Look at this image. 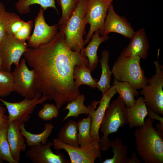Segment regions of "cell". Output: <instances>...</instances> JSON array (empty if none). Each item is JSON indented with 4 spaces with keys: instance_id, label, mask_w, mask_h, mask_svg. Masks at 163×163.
<instances>
[{
    "instance_id": "6da1fadb",
    "label": "cell",
    "mask_w": 163,
    "mask_h": 163,
    "mask_svg": "<svg viewBox=\"0 0 163 163\" xmlns=\"http://www.w3.org/2000/svg\"><path fill=\"white\" fill-rule=\"evenodd\" d=\"M23 55L34 71L38 91L53 101L59 110L80 94L75 85L74 70L79 64L88 66V60L67 46L61 31L38 48L28 47Z\"/></svg>"
},
{
    "instance_id": "7a4b0ae2",
    "label": "cell",
    "mask_w": 163,
    "mask_h": 163,
    "mask_svg": "<svg viewBox=\"0 0 163 163\" xmlns=\"http://www.w3.org/2000/svg\"><path fill=\"white\" fill-rule=\"evenodd\" d=\"M154 119L149 117L134 131L136 150L145 163H163V133L153 126Z\"/></svg>"
},
{
    "instance_id": "3957f363",
    "label": "cell",
    "mask_w": 163,
    "mask_h": 163,
    "mask_svg": "<svg viewBox=\"0 0 163 163\" xmlns=\"http://www.w3.org/2000/svg\"><path fill=\"white\" fill-rule=\"evenodd\" d=\"M87 0H78L77 6L69 19L59 26L66 43L72 50L82 54L84 48L83 36L86 34Z\"/></svg>"
},
{
    "instance_id": "277c9868",
    "label": "cell",
    "mask_w": 163,
    "mask_h": 163,
    "mask_svg": "<svg viewBox=\"0 0 163 163\" xmlns=\"http://www.w3.org/2000/svg\"><path fill=\"white\" fill-rule=\"evenodd\" d=\"M127 124L126 107L119 95L110 104L101 125L99 130L103 134L99 143L101 151L107 150L110 147L111 141L108 138L109 135L117 132L119 128Z\"/></svg>"
},
{
    "instance_id": "5b68a950",
    "label": "cell",
    "mask_w": 163,
    "mask_h": 163,
    "mask_svg": "<svg viewBox=\"0 0 163 163\" xmlns=\"http://www.w3.org/2000/svg\"><path fill=\"white\" fill-rule=\"evenodd\" d=\"M140 59L138 56L127 58L120 54L112 67L114 78L127 82L136 90L142 89L147 84L148 79L140 66Z\"/></svg>"
},
{
    "instance_id": "8992f818",
    "label": "cell",
    "mask_w": 163,
    "mask_h": 163,
    "mask_svg": "<svg viewBox=\"0 0 163 163\" xmlns=\"http://www.w3.org/2000/svg\"><path fill=\"white\" fill-rule=\"evenodd\" d=\"M155 72L148 79L147 84L140 91L146 106L155 113L163 115V66L158 60L153 62Z\"/></svg>"
},
{
    "instance_id": "52a82bcc",
    "label": "cell",
    "mask_w": 163,
    "mask_h": 163,
    "mask_svg": "<svg viewBox=\"0 0 163 163\" xmlns=\"http://www.w3.org/2000/svg\"><path fill=\"white\" fill-rule=\"evenodd\" d=\"M28 48L25 41L17 39L13 34L6 33L0 43V55L3 70L11 72L13 64L18 66L22 56Z\"/></svg>"
},
{
    "instance_id": "ba28073f",
    "label": "cell",
    "mask_w": 163,
    "mask_h": 163,
    "mask_svg": "<svg viewBox=\"0 0 163 163\" xmlns=\"http://www.w3.org/2000/svg\"><path fill=\"white\" fill-rule=\"evenodd\" d=\"M26 60L22 58L19 64L15 66L12 72L14 80V91L25 98L31 99L39 92L37 88L34 71L30 70Z\"/></svg>"
},
{
    "instance_id": "9c48e42d",
    "label": "cell",
    "mask_w": 163,
    "mask_h": 163,
    "mask_svg": "<svg viewBox=\"0 0 163 163\" xmlns=\"http://www.w3.org/2000/svg\"><path fill=\"white\" fill-rule=\"evenodd\" d=\"M117 93L114 86H111L103 94L100 101H93L87 107L88 115L91 118V125L90 136L91 143L99 144L100 138L99 130L105 111L109 106L110 100Z\"/></svg>"
},
{
    "instance_id": "30bf717a",
    "label": "cell",
    "mask_w": 163,
    "mask_h": 163,
    "mask_svg": "<svg viewBox=\"0 0 163 163\" xmlns=\"http://www.w3.org/2000/svg\"><path fill=\"white\" fill-rule=\"evenodd\" d=\"M114 0H87L86 20L90 28L84 40L85 46L88 43L97 30H103L108 8Z\"/></svg>"
},
{
    "instance_id": "8fae6325",
    "label": "cell",
    "mask_w": 163,
    "mask_h": 163,
    "mask_svg": "<svg viewBox=\"0 0 163 163\" xmlns=\"http://www.w3.org/2000/svg\"><path fill=\"white\" fill-rule=\"evenodd\" d=\"M40 92L37 93L31 99L24 98L22 101L18 102H11L0 98V101L6 107L8 113V124L11 121L17 120L21 123L27 122L30 115L33 112L36 106L43 103L48 100L44 95L41 97Z\"/></svg>"
},
{
    "instance_id": "7c38bea8",
    "label": "cell",
    "mask_w": 163,
    "mask_h": 163,
    "mask_svg": "<svg viewBox=\"0 0 163 163\" xmlns=\"http://www.w3.org/2000/svg\"><path fill=\"white\" fill-rule=\"evenodd\" d=\"M53 148L56 150L63 149L68 154L71 163H94L100 158L99 144H91L85 147H75L66 144L57 138L53 140Z\"/></svg>"
},
{
    "instance_id": "4fadbf2b",
    "label": "cell",
    "mask_w": 163,
    "mask_h": 163,
    "mask_svg": "<svg viewBox=\"0 0 163 163\" xmlns=\"http://www.w3.org/2000/svg\"><path fill=\"white\" fill-rule=\"evenodd\" d=\"M45 10L40 7L34 20L33 32L27 40L29 47L37 48L47 43L59 31L57 24L50 26L46 22L44 16Z\"/></svg>"
},
{
    "instance_id": "5bb4252c",
    "label": "cell",
    "mask_w": 163,
    "mask_h": 163,
    "mask_svg": "<svg viewBox=\"0 0 163 163\" xmlns=\"http://www.w3.org/2000/svg\"><path fill=\"white\" fill-rule=\"evenodd\" d=\"M135 32L126 18L116 13L113 4H111L108 8L103 30L100 34L106 36L110 33L113 32L130 39Z\"/></svg>"
},
{
    "instance_id": "9a60e30c",
    "label": "cell",
    "mask_w": 163,
    "mask_h": 163,
    "mask_svg": "<svg viewBox=\"0 0 163 163\" xmlns=\"http://www.w3.org/2000/svg\"><path fill=\"white\" fill-rule=\"evenodd\" d=\"M53 142H46L44 145L40 144L30 147L25 154L26 157L33 163H69L63 153L57 151L56 154L52 151L51 147Z\"/></svg>"
},
{
    "instance_id": "2e32d148",
    "label": "cell",
    "mask_w": 163,
    "mask_h": 163,
    "mask_svg": "<svg viewBox=\"0 0 163 163\" xmlns=\"http://www.w3.org/2000/svg\"><path fill=\"white\" fill-rule=\"evenodd\" d=\"M130 39L129 43L120 54L127 58L138 56L141 59H145L150 46L144 29L142 28L135 31Z\"/></svg>"
},
{
    "instance_id": "e0dca14e",
    "label": "cell",
    "mask_w": 163,
    "mask_h": 163,
    "mask_svg": "<svg viewBox=\"0 0 163 163\" xmlns=\"http://www.w3.org/2000/svg\"><path fill=\"white\" fill-rule=\"evenodd\" d=\"M21 123L17 120H14L8 124L7 129V137L11 155L17 163L20 161L21 152L26 150L27 146L20 130Z\"/></svg>"
},
{
    "instance_id": "ac0fdd59",
    "label": "cell",
    "mask_w": 163,
    "mask_h": 163,
    "mask_svg": "<svg viewBox=\"0 0 163 163\" xmlns=\"http://www.w3.org/2000/svg\"><path fill=\"white\" fill-rule=\"evenodd\" d=\"M100 32L99 30L94 32L91 39L87 46L83 48L82 55L88 59V67L91 72L97 68L98 62L97 50L100 45L109 38L108 35L100 36Z\"/></svg>"
},
{
    "instance_id": "d6986e66",
    "label": "cell",
    "mask_w": 163,
    "mask_h": 163,
    "mask_svg": "<svg viewBox=\"0 0 163 163\" xmlns=\"http://www.w3.org/2000/svg\"><path fill=\"white\" fill-rule=\"evenodd\" d=\"M126 110L128 124L129 128L139 127L144 125L148 111L143 97H139L132 107H126Z\"/></svg>"
},
{
    "instance_id": "ffe728a7",
    "label": "cell",
    "mask_w": 163,
    "mask_h": 163,
    "mask_svg": "<svg viewBox=\"0 0 163 163\" xmlns=\"http://www.w3.org/2000/svg\"><path fill=\"white\" fill-rule=\"evenodd\" d=\"M54 126L51 123H46L45 125L43 131L39 134H33L27 131L25 128L24 123L20 125V130L26 139L27 145L28 147L40 144L44 145L52 133Z\"/></svg>"
},
{
    "instance_id": "44dd1931",
    "label": "cell",
    "mask_w": 163,
    "mask_h": 163,
    "mask_svg": "<svg viewBox=\"0 0 163 163\" xmlns=\"http://www.w3.org/2000/svg\"><path fill=\"white\" fill-rule=\"evenodd\" d=\"M109 56L108 51L103 50L101 52V59L98 61L101 65V73L99 80L97 82L96 88L101 92L102 95L111 86L110 82L112 72L108 65Z\"/></svg>"
},
{
    "instance_id": "7402d4cb",
    "label": "cell",
    "mask_w": 163,
    "mask_h": 163,
    "mask_svg": "<svg viewBox=\"0 0 163 163\" xmlns=\"http://www.w3.org/2000/svg\"><path fill=\"white\" fill-rule=\"evenodd\" d=\"M117 93L124 102L127 107H132L136 102L134 97L138 96L139 92L126 82H120L114 78L113 82Z\"/></svg>"
},
{
    "instance_id": "603a6c76",
    "label": "cell",
    "mask_w": 163,
    "mask_h": 163,
    "mask_svg": "<svg viewBox=\"0 0 163 163\" xmlns=\"http://www.w3.org/2000/svg\"><path fill=\"white\" fill-rule=\"evenodd\" d=\"M91 72L88 66L81 64L75 66L73 72L74 83L78 88L81 85H86L91 88H96L97 79H94L91 75Z\"/></svg>"
},
{
    "instance_id": "cb8c5ba5",
    "label": "cell",
    "mask_w": 163,
    "mask_h": 163,
    "mask_svg": "<svg viewBox=\"0 0 163 163\" xmlns=\"http://www.w3.org/2000/svg\"><path fill=\"white\" fill-rule=\"evenodd\" d=\"M57 138L66 144L79 147L77 123L73 120H69L59 131Z\"/></svg>"
},
{
    "instance_id": "d4e9b609",
    "label": "cell",
    "mask_w": 163,
    "mask_h": 163,
    "mask_svg": "<svg viewBox=\"0 0 163 163\" xmlns=\"http://www.w3.org/2000/svg\"><path fill=\"white\" fill-rule=\"evenodd\" d=\"M113 148V157L106 159L102 163H129V158L127 155V146L124 145L121 140L116 137L111 141L110 147Z\"/></svg>"
},
{
    "instance_id": "484cf974",
    "label": "cell",
    "mask_w": 163,
    "mask_h": 163,
    "mask_svg": "<svg viewBox=\"0 0 163 163\" xmlns=\"http://www.w3.org/2000/svg\"><path fill=\"white\" fill-rule=\"evenodd\" d=\"M77 123L79 146L85 147L94 144L91 143L90 136L91 125L90 116L88 115L87 117L78 120Z\"/></svg>"
},
{
    "instance_id": "4316f807",
    "label": "cell",
    "mask_w": 163,
    "mask_h": 163,
    "mask_svg": "<svg viewBox=\"0 0 163 163\" xmlns=\"http://www.w3.org/2000/svg\"><path fill=\"white\" fill-rule=\"evenodd\" d=\"M34 4L39 5L45 10L48 8H52L58 14L59 11L56 5L55 0H18L14 6L20 14H26L30 12V6Z\"/></svg>"
},
{
    "instance_id": "83f0119b",
    "label": "cell",
    "mask_w": 163,
    "mask_h": 163,
    "mask_svg": "<svg viewBox=\"0 0 163 163\" xmlns=\"http://www.w3.org/2000/svg\"><path fill=\"white\" fill-rule=\"evenodd\" d=\"M85 100V95L83 94H80L75 100L67 103L64 109H67L69 111L63 119L62 122L71 117H76L80 114L88 115L87 107L84 104Z\"/></svg>"
},
{
    "instance_id": "f1b7e54d",
    "label": "cell",
    "mask_w": 163,
    "mask_h": 163,
    "mask_svg": "<svg viewBox=\"0 0 163 163\" xmlns=\"http://www.w3.org/2000/svg\"><path fill=\"white\" fill-rule=\"evenodd\" d=\"M8 120L0 126V157L9 163H17L12 158L7 137Z\"/></svg>"
},
{
    "instance_id": "f546056e",
    "label": "cell",
    "mask_w": 163,
    "mask_h": 163,
    "mask_svg": "<svg viewBox=\"0 0 163 163\" xmlns=\"http://www.w3.org/2000/svg\"><path fill=\"white\" fill-rule=\"evenodd\" d=\"M12 72L0 70V97L7 96L14 91Z\"/></svg>"
},
{
    "instance_id": "4dcf8cb0",
    "label": "cell",
    "mask_w": 163,
    "mask_h": 163,
    "mask_svg": "<svg viewBox=\"0 0 163 163\" xmlns=\"http://www.w3.org/2000/svg\"><path fill=\"white\" fill-rule=\"evenodd\" d=\"M62 10V15L57 24L59 26L66 21L75 9L78 0H56Z\"/></svg>"
},
{
    "instance_id": "1f68e13d",
    "label": "cell",
    "mask_w": 163,
    "mask_h": 163,
    "mask_svg": "<svg viewBox=\"0 0 163 163\" xmlns=\"http://www.w3.org/2000/svg\"><path fill=\"white\" fill-rule=\"evenodd\" d=\"M25 22L17 14L9 12L6 24V33L14 35L21 29Z\"/></svg>"
},
{
    "instance_id": "d6a6232c",
    "label": "cell",
    "mask_w": 163,
    "mask_h": 163,
    "mask_svg": "<svg viewBox=\"0 0 163 163\" xmlns=\"http://www.w3.org/2000/svg\"><path fill=\"white\" fill-rule=\"evenodd\" d=\"M59 110L56 105L48 103L44 104L38 112V117L43 121H48L58 116Z\"/></svg>"
},
{
    "instance_id": "836d02e7",
    "label": "cell",
    "mask_w": 163,
    "mask_h": 163,
    "mask_svg": "<svg viewBox=\"0 0 163 163\" xmlns=\"http://www.w3.org/2000/svg\"><path fill=\"white\" fill-rule=\"evenodd\" d=\"M33 21L32 20L25 22L21 29L14 35L17 39L22 41L27 40L33 27Z\"/></svg>"
},
{
    "instance_id": "e575fe53",
    "label": "cell",
    "mask_w": 163,
    "mask_h": 163,
    "mask_svg": "<svg viewBox=\"0 0 163 163\" xmlns=\"http://www.w3.org/2000/svg\"><path fill=\"white\" fill-rule=\"evenodd\" d=\"M9 14L6 11L0 16V43L6 34V24Z\"/></svg>"
},
{
    "instance_id": "d590c367",
    "label": "cell",
    "mask_w": 163,
    "mask_h": 163,
    "mask_svg": "<svg viewBox=\"0 0 163 163\" xmlns=\"http://www.w3.org/2000/svg\"><path fill=\"white\" fill-rule=\"evenodd\" d=\"M5 109L0 105V126L8 120V116L5 114Z\"/></svg>"
},
{
    "instance_id": "8d00e7d4",
    "label": "cell",
    "mask_w": 163,
    "mask_h": 163,
    "mask_svg": "<svg viewBox=\"0 0 163 163\" xmlns=\"http://www.w3.org/2000/svg\"><path fill=\"white\" fill-rule=\"evenodd\" d=\"M147 107L148 111V115L149 116V117L154 120L156 119L159 121L160 123H163V117H160L159 115L153 112L147 106Z\"/></svg>"
},
{
    "instance_id": "74e56055",
    "label": "cell",
    "mask_w": 163,
    "mask_h": 163,
    "mask_svg": "<svg viewBox=\"0 0 163 163\" xmlns=\"http://www.w3.org/2000/svg\"><path fill=\"white\" fill-rule=\"evenodd\" d=\"M140 161L138 160L137 157L136 153L133 151V155L129 158V163H140Z\"/></svg>"
},
{
    "instance_id": "f35d334b",
    "label": "cell",
    "mask_w": 163,
    "mask_h": 163,
    "mask_svg": "<svg viewBox=\"0 0 163 163\" xmlns=\"http://www.w3.org/2000/svg\"><path fill=\"white\" fill-rule=\"evenodd\" d=\"M6 11L4 5L0 2V16Z\"/></svg>"
},
{
    "instance_id": "ab89813d",
    "label": "cell",
    "mask_w": 163,
    "mask_h": 163,
    "mask_svg": "<svg viewBox=\"0 0 163 163\" xmlns=\"http://www.w3.org/2000/svg\"><path fill=\"white\" fill-rule=\"evenodd\" d=\"M157 130L163 133V123L160 122L156 125Z\"/></svg>"
},
{
    "instance_id": "60d3db41",
    "label": "cell",
    "mask_w": 163,
    "mask_h": 163,
    "mask_svg": "<svg viewBox=\"0 0 163 163\" xmlns=\"http://www.w3.org/2000/svg\"><path fill=\"white\" fill-rule=\"evenodd\" d=\"M0 70H3L2 68V63L1 58L0 55Z\"/></svg>"
},
{
    "instance_id": "b9f144b4",
    "label": "cell",
    "mask_w": 163,
    "mask_h": 163,
    "mask_svg": "<svg viewBox=\"0 0 163 163\" xmlns=\"http://www.w3.org/2000/svg\"><path fill=\"white\" fill-rule=\"evenodd\" d=\"M3 162V160L0 157V163H2Z\"/></svg>"
}]
</instances>
